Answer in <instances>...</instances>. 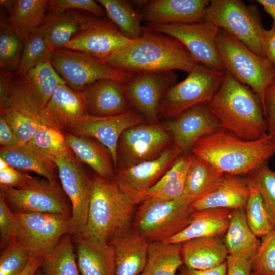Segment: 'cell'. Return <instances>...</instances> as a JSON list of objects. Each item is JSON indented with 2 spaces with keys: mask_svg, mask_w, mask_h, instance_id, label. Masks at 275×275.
<instances>
[{
  "mask_svg": "<svg viewBox=\"0 0 275 275\" xmlns=\"http://www.w3.org/2000/svg\"><path fill=\"white\" fill-rule=\"evenodd\" d=\"M228 252L222 236L195 238L181 243L183 265L194 269H207L226 261Z\"/></svg>",
  "mask_w": 275,
  "mask_h": 275,
  "instance_id": "484cf974",
  "label": "cell"
},
{
  "mask_svg": "<svg viewBox=\"0 0 275 275\" xmlns=\"http://www.w3.org/2000/svg\"><path fill=\"white\" fill-rule=\"evenodd\" d=\"M273 135H274V139H275V133L274 134H273Z\"/></svg>",
  "mask_w": 275,
  "mask_h": 275,
  "instance_id": "6125c7cd",
  "label": "cell"
},
{
  "mask_svg": "<svg viewBox=\"0 0 275 275\" xmlns=\"http://www.w3.org/2000/svg\"><path fill=\"white\" fill-rule=\"evenodd\" d=\"M135 206L113 179L94 175L86 226L80 236L72 239L112 245L130 230Z\"/></svg>",
  "mask_w": 275,
  "mask_h": 275,
  "instance_id": "3957f363",
  "label": "cell"
},
{
  "mask_svg": "<svg viewBox=\"0 0 275 275\" xmlns=\"http://www.w3.org/2000/svg\"><path fill=\"white\" fill-rule=\"evenodd\" d=\"M47 0H1V7L8 13L10 29L24 43L38 30L46 16Z\"/></svg>",
  "mask_w": 275,
  "mask_h": 275,
  "instance_id": "d4e9b609",
  "label": "cell"
},
{
  "mask_svg": "<svg viewBox=\"0 0 275 275\" xmlns=\"http://www.w3.org/2000/svg\"><path fill=\"white\" fill-rule=\"evenodd\" d=\"M32 257L14 237L1 255L0 275H19Z\"/></svg>",
  "mask_w": 275,
  "mask_h": 275,
  "instance_id": "f6af8a7d",
  "label": "cell"
},
{
  "mask_svg": "<svg viewBox=\"0 0 275 275\" xmlns=\"http://www.w3.org/2000/svg\"><path fill=\"white\" fill-rule=\"evenodd\" d=\"M76 260L81 275H115L116 265L113 245L75 239Z\"/></svg>",
  "mask_w": 275,
  "mask_h": 275,
  "instance_id": "83f0119b",
  "label": "cell"
},
{
  "mask_svg": "<svg viewBox=\"0 0 275 275\" xmlns=\"http://www.w3.org/2000/svg\"><path fill=\"white\" fill-rule=\"evenodd\" d=\"M10 166L5 160L0 158V171L7 168Z\"/></svg>",
  "mask_w": 275,
  "mask_h": 275,
  "instance_id": "680465c9",
  "label": "cell"
},
{
  "mask_svg": "<svg viewBox=\"0 0 275 275\" xmlns=\"http://www.w3.org/2000/svg\"><path fill=\"white\" fill-rule=\"evenodd\" d=\"M19 228V221L6 203L0 191V248L3 250L16 237Z\"/></svg>",
  "mask_w": 275,
  "mask_h": 275,
  "instance_id": "7dc6e473",
  "label": "cell"
},
{
  "mask_svg": "<svg viewBox=\"0 0 275 275\" xmlns=\"http://www.w3.org/2000/svg\"><path fill=\"white\" fill-rule=\"evenodd\" d=\"M249 185L250 193L244 207L246 219L252 232L262 238L275 229V223L258 191Z\"/></svg>",
  "mask_w": 275,
  "mask_h": 275,
  "instance_id": "ab89813d",
  "label": "cell"
},
{
  "mask_svg": "<svg viewBox=\"0 0 275 275\" xmlns=\"http://www.w3.org/2000/svg\"><path fill=\"white\" fill-rule=\"evenodd\" d=\"M191 152L223 174L246 176L273 156L275 139L268 133L262 138L246 141L221 128L201 139Z\"/></svg>",
  "mask_w": 275,
  "mask_h": 275,
  "instance_id": "7a4b0ae2",
  "label": "cell"
},
{
  "mask_svg": "<svg viewBox=\"0 0 275 275\" xmlns=\"http://www.w3.org/2000/svg\"><path fill=\"white\" fill-rule=\"evenodd\" d=\"M87 114L81 93L62 84L40 111V118L42 124L66 134Z\"/></svg>",
  "mask_w": 275,
  "mask_h": 275,
  "instance_id": "7402d4cb",
  "label": "cell"
},
{
  "mask_svg": "<svg viewBox=\"0 0 275 275\" xmlns=\"http://www.w3.org/2000/svg\"><path fill=\"white\" fill-rule=\"evenodd\" d=\"M146 27L180 42L198 63L213 70L225 72L216 44L220 29L213 24L203 21L185 24L147 23Z\"/></svg>",
  "mask_w": 275,
  "mask_h": 275,
  "instance_id": "5bb4252c",
  "label": "cell"
},
{
  "mask_svg": "<svg viewBox=\"0 0 275 275\" xmlns=\"http://www.w3.org/2000/svg\"><path fill=\"white\" fill-rule=\"evenodd\" d=\"M221 128L246 141L267 134L263 105L258 95L236 80L228 71L212 99L207 103Z\"/></svg>",
  "mask_w": 275,
  "mask_h": 275,
  "instance_id": "277c9868",
  "label": "cell"
},
{
  "mask_svg": "<svg viewBox=\"0 0 275 275\" xmlns=\"http://www.w3.org/2000/svg\"><path fill=\"white\" fill-rule=\"evenodd\" d=\"M252 275H257V274H255V273H253V272H252Z\"/></svg>",
  "mask_w": 275,
  "mask_h": 275,
  "instance_id": "94428289",
  "label": "cell"
},
{
  "mask_svg": "<svg viewBox=\"0 0 275 275\" xmlns=\"http://www.w3.org/2000/svg\"><path fill=\"white\" fill-rule=\"evenodd\" d=\"M174 144L158 157L128 167H120L113 180L134 205H139L152 187L182 154Z\"/></svg>",
  "mask_w": 275,
  "mask_h": 275,
  "instance_id": "9a60e30c",
  "label": "cell"
},
{
  "mask_svg": "<svg viewBox=\"0 0 275 275\" xmlns=\"http://www.w3.org/2000/svg\"><path fill=\"white\" fill-rule=\"evenodd\" d=\"M260 4L264 11L272 18L271 28L275 29V0H256Z\"/></svg>",
  "mask_w": 275,
  "mask_h": 275,
  "instance_id": "6f0895ef",
  "label": "cell"
},
{
  "mask_svg": "<svg viewBox=\"0 0 275 275\" xmlns=\"http://www.w3.org/2000/svg\"><path fill=\"white\" fill-rule=\"evenodd\" d=\"M44 258L38 256H33L25 269L19 275H35L40 268Z\"/></svg>",
  "mask_w": 275,
  "mask_h": 275,
  "instance_id": "9f6ffc18",
  "label": "cell"
},
{
  "mask_svg": "<svg viewBox=\"0 0 275 275\" xmlns=\"http://www.w3.org/2000/svg\"><path fill=\"white\" fill-rule=\"evenodd\" d=\"M115 256V275H140L148 257L149 243L131 230L113 244Z\"/></svg>",
  "mask_w": 275,
  "mask_h": 275,
  "instance_id": "f1b7e54d",
  "label": "cell"
},
{
  "mask_svg": "<svg viewBox=\"0 0 275 275\" xmlns=\"http://www.w3.org/2000/svg\"><path fill=\"white\" fill-rule=\"evenodd\" d=\"M144 121L142 115L131 109L110 117H95L87 114L70 133L97 140L108 150L116 168L117 146L121 135L127 129L143 123Z\"/></svg>",
  "mask_w": 275,
  "mask_h": 275,
  "instance_id": "d6986e66",
  "label": "cell"
},
{
  "mask_svg": "<svg viewBox=\"0 0 275 275\" xmlns=\"http://www.w3.org/2000/svg\"><path fill=\"white\" fill-rule=\"evenodd\" d=\"M133 40L125 36L111 21L86 14L80 30L64 48L100 59L125 47Z\"/></svg>",
  "mask_w": 275,
  "mask_h": 275,
  "instance_id": "e0dca14e",
  "label": "cell"
},
{
  "mask_svg": "<svg viewBox=\"0 0 275 275\" xmlns=\"http://www.w3.org/2000/svg\"><path fill=\"white\" fill-rule=\"evenodd\" d=\"M181 243L157 241L149 243L144 275H175L183 264Z\"/></svg>",
  "mask_w": 275,
  "mask_h": 275,
  "instance_id": "d590c367",
  "label": "cell"
},
{
  "mask_svg": "<svg viewBox=\"0 0 275 275\" xmlns=\"http://www.w3.org/2000/svg\"><path fill=\"white\" fill-rule=\"evenodd\" d=\"M247 223L244 208L232 210L223 237L228 254H240L251 260L260 242Z\"/></svg>",
  "mask_w": 275,
  "mask_h": 275,
  "instance_id": "836d02e7",
  "label": "cell"
},
{
  "mask_svg": "<svg viewBox=\"0 0 275 275\" xmlns=\"http://www.w3.org/2000/svg\"><path fill=\"white\" fill-rule=\"evenodd\" d=\"M251 262L252 272L257 275H275V229L262 237Z\"/></svg>",
  "mask_w": 275,
  "mask_h": 275,
  "instance_id": "bcb514c9",
  "label": "cell"
},
{
  "mask_svg": "<svg viewBox=\"0 0 275 275\" xmlns=\"http://www.w3.org/2000/svg\"><path fill=\"white\" fill-rule=\"evenodd\" d=\"M66 142L77 158L90 166L98 176L113 179L115 170L108 150L93 139L65 134Z\"/></svg>",
  "mask_w": 275,
  "mask_h": 275,
  "instance_id": "4dcf8cb0",
  "label": "cell"
},
{
  "mask_svg": "<svg viewBox=\"0 0 275 275\" xmlns=\"http://www.w3.org/2000/svg\"><path fill=\"white\" fill-rule=\"evenodd\" d=\"M263 47L266 58L275 65V29L265 30Z\"/></svg>",
  "mask_w": 275,
  "mask_h": 275,
  "instance_id": "11a10c76",
  "label": "cell"
},
{
  "mask_svg": "<svg viewBox=\"0 0 275 275\" xmlns=\"http://www.w3.org/2000/svg\"><path fill=\"white\" fill-rule=\"evenodd\" d=\"M224 175L209 162L193 154L183 196L193 202L198 200L212 189Z\"/></svg>",
  "mask_w": 275,
  "mask_h": 275,
  "instance_id": "8d00e7d4",
  "label": "cell"
},
{
  "mask_svg": "<svg viewBox=\"0 0 275 275\" xmlns=\"http://www.w3.org/2000/svg\"><path fill=\"white\" fill-rule=\"evenodd\" d=\"M24 43L3 21H1V70L15 72L20 63Z\"/></svg>",
  "mask_w": 275,
  "mask_h": 275,
  "instance_id": "7bdbcfd3",
  "label": "cell"
},
{
  "mask_svg": "<svg viewBox=\"0 0 275 275\" xmlns=\"http://www.w3.org/2000/svg\"><path fill=\"white\" fill-rule=\"evenodd\" d=\"M177 77L174 71L135 74L125 84L126 97L148 123H157L163 98Z\"/></svg>",
  "mask_w": 275,
  "mask_h": 275,
  "instance_id": "ac0fdd59",
  "label": "cell"
},
{
  "mask_svg": "<svg viewBox=\"0 0 275 275\" xmlns=\"http://www.w3.org/2000/svg\"><path fill=\"white\" fill-rule=\"evenodd\" d=\"M225 72L198 64L182 81L175 84L166 93L159 115L173 119L199 104L210 102L221 87Z\"/></svg>",
  "mask_w": 275,
  "mask_h": 275,
  "instance_id": "ba28073f",
  "label": "cell"
},
{
  "mask_svg": "<svg viewBox=\"0 0 275 275\" xmlns=\"http://www.w3.org/2000/svg\"><path fill=\"white\" fill-rule=\"evenodd\" d=\"M14 214L19 223L16 237L32 256L44 258L70 233V216L43 213Z\"/></svg>",
  "mask_w": 275,
  "mask_h": 275,
  "instance_id": "4fadbf2b",
  "label": "cell"
},
{
  "mask_svg": "<svg viewBox=\"0 0 275 275\" xmlns=\"http://www.w3.org/2000/svg\"><path fill=\"white\" fill-rule=\"evenodd\" d=\"M98 60L132 74L174 70L188 73L199 64L180 42L147 27L140 37L127 46Z\"/></svg>",
  "mask_w": 275,
  "mask_h": 275,
  "instance_id": "6da1fadb",
  "label": "cell"
},
{
  "mask_svg": "<svg viewBox=\"0 0 275 275\" xmlns=\"http://www.w3.org/2000/svg\"><path fill=\"white\" fill-rule=\"evenodd\" d=\"M216 44L225 71L253 90L263 107L265 91L275 79V65L223 30H219Z\"/></svg>",
  "mask_w": 275,
  "mask_h": 275,
  "instance_id": "8992f818",
  "label": "cell"
},
{
  "mask_svg": "<svg viewBox=\"0 0 275 275\" xmlns=\"http://www.w3.org/2000/svg\"><path fill=\"white\" fill-rule=\"evenodd\" d=\"M50 63L66 84L77 92L102 79L126 83L135 74L115 69L88 53L64 48L52 50Z\"/></svg>",
  "mask_w": 275,
  "mask_h": 275,
  "instance_id": "9c48e42d",
  "label": "cell"
},
{
  "mask_svg": "<svg viewBox=\"0 0 275 275\" xmlns=\"http://www.w3.org/2000/svg\"><path fill=\"white\" fill-rule=\"evenodd\" d=\"M263 110L268 134L275 133V79L267 88L264 97Z\"/></svg>",
  "mask_w": 275,
  "mask_h": 275,
  "instance_id": "816d5d0a",
  "label": "cell"
},
{
  "mask_svg": "<svg viewBox=\"0 0 275 275\" xmlns=\"http://www.w3.org/2000/svg\"><path fill=\"white\" fill-rule=\"evenodd\" d=\"M104 9L111 21L127 38L136 40L144 30L141 24L142 18L133 3L126 0H97Z\"/></svg>",
  "mask_w": 275,
  "mask_h": 275,
  "instance_id": "74e56055",
  "label": "cell"
},
{
  "mask_svg": "<svg viewBox=\"0 0 275 275\" xmlns=\"http://www.w3.org/2000/svg\"><path fill=\"white\" fill-rule=\"evenodd\" d=\"M70 233L65 234L59 244L44 258L41 266L42 275H81Z\"/></svg>",
  "mask_w": 275,
  "mask_h": 275,
  "instance_id": "f35d334b",
  "label": "cell"
},
{
  "mask_svg": "<svg viewBox=\"0 0 275 275\" xmlns=\"http://www.w3.org/2000/svg\"><path fill=\"white\" fill-rule=\"evenodd\" d=\"M85 15L73 10L48 12L39 28L48 46L52 50L63 48L80 30Z\"/></svg>",
  "mask_w": 275,
  "mask_h": 275,
  "instance_id": "f546056e",
  "label": "cell"
},
{
  "mask_svg": "<svg viewBox=\"0 0 275 275\" xmlns=\"http://www.w3.org/2000/svg\"><path fill=\"white\" fill-rule=\"evenodd\" d=\"M203 21L224 30L258 56L266 58L263 47L265 29L257 7L239 0L210 1Z\"/></svg>",
  "mask_w": 275,
  "mask_h": 275,
  "instance_id": "52a82bcc",
  "label": "cell"
},
{
  "mask_svg": "<svg viewBox=\"0 0 275 275\" xmlns=\"http://www.w3.org/2000/svg\"><path fill=\"white\" fill-rule=\"evenodd\" d=\"M32 177L10 166L0 171V188L8 189L19 187L28 182Z\"/></svg>",
  "mask_w": 275,
  "mask_h": 275,
  "instance_id": "681fc988",
  "label": "cell"
},
{
  "mask_svg": "<svg viewBox=\"0 0 275 275\" xmlns=\"http://www.w3.org/2000/svg\"><path fill=\"white\" fill-rule=\"evenodd\" d=\"M52 50L46 44L39 28L26 39L15 73L24 74L39 64L50 61Z\"/></svg>",
  "mask_w": 275,
  "mask_h": 275,
  "instance_id": "b9f144b4",
  "label": "cell"
},
{
  "mask_svg": "<svg viewBox=\"0 0 275 275\" xmlns=\"http://www.w3.org/2000/svg\"><path fill=\"white\" fill-rule=\"evenodd\" d=\"M5 200L14 213H43L71 217L69 200L60 185L36 177L17 188L2 189Z\"/></svg>",
  "mask_w": 275,
  "mask_h": 275,
  "instance_id": "30bf717a",
  "label": "cell"
},
{
  "mask_svg": "<svg viewBox=\"0 0 275 275\" xmlns=\"http://www.w3.org/2000/svg\"><path fill=\"white\" fill-rule=\"evenodd\" d=\"M35 275H42L41 268H40L36 273Z\"/></svg>",
  "mask_w": 275,
  "mask_h": 275,
  "instance_id": "91938a15",
  "label": "cell"
},
{
  "mask_svg": "<svg viewBox=\"0 0 275 275\" xmlns=\"http://www.w3.org/2000/svg\"><path fill=\"white\" fill-rule=\"evenodd\" d=\"M193 154L180 156L160 179L147 192L146 199L174 200L183 195Z\"/></svg>",
  "mask_w": 275,
  "mask_h": 275,
  "instance_id": "e575fe53",
  "label": "cell"
},
{
  "mask_svg": "<svg viewBox=\"0 0 275 275\" xmlns=\"http://www.w3.org/2000/svg\"><path fill=\"white\" fill-rule=\"evenodd\" d=\"M173 144L172 135L166 125L158 123L137 125L121 135L118 163L120 167H128L155 159Z\"/></svg>",
  "mask_w": 275,
  "mask_h": 275,
  "instance_id": "7c38bea8",
  "label": "cell"
},
{
  "mask_svg": "<svg viewBox=\"0 0 275 275\" xmlns=\"http://www.w3.org/2000/svg\"><path fill=\"white\" fill-rule=\"evenodd\" d=\"M54 161L62 189L72 207L70 233L73 238H77L86 226L92 177L87 174L70 149L57 156Z\"/></svg>",
  "mask_w": 275,
  "mask_h": 275,
  "instance_id": "8fae6325",
  "label": "cell"
},
{
  "mask_svg": "<svg viewBox=\"0 0 275 275\" xmlns=\"http://www.w3.org/2000/svg\"><path fill=\"white\" fill-rule=\"evenodd\" d=\"M226 261L215 267L203 270L191 269L183 264L178 275H226Z\"/></svg>",
  "mask_w": 275,
  "mask_h": 275,
  "instance_id": "db71d44e",
  "label": "cell"
},
{
  "mask_svg": "<svg viewBox=\"0 0 275 275\" xmlns=\"http://www.w3.org/2000/svg\"><path fill=\"white\" fill-rule=\"evenodd\" d=\"M125 84L106 78L85 87L81 93L87 113L95 117H110L130 110L125 94Z\"/></svg>",
  "mask_w": 275,
  "mask_h": 275,
  "instance_id": "603a6c76",
  "label": "cell"
},
{
  "mask_svg": "<svg viewBox=\"0 0 275 275\" xmlns=\"http://www.w3.org/2000/svg\"><path fill=\"white\" fill-rule=\"evenodd\" d=\"M140 275H144V274H143V273H141Z\"/></svg>",
  "mask_w": 275,
  "mask_h": 275,
  "instance_id": "be15d7a7",
  "label": "cell"
},
{
  "mask_svg": "<svg viewBox=\"0 0 275 275\" xmlns=\"http://www.w3.org/2000/svg\"><path fill=\"white\" fill-rule=\"evenodd\" d=\"M249 193V185L244 178L224 174L212 189L193 202L191 206L194 211L216 208H244Z\"/></svg>",
  "mask_w": 275,
  "mask_h": 275,
  "instance_id": "cb8c5ba5",
  "label": "cell"
},
{
  "mask_svg": "<svg viewBox=\"0 0 275 275\" xmlns=\"http://www.w3.org/2000/svg\"><path fill=\"white\" fill-rule=\"evenodd\" d=\"M133 1L142 20L147 23L173 24L203 21L207 0H150Z\"/></svg>",
  "mask_w": 275,
  "mask_h": 275,
  "instance_id": "44dd1931",
  "label": "cell"
},
{
  "mask_svg": "<svg viewBox=\"0 0 275 275\" xmlns=\"http://www.w3.org/2000/svg\"><path fill=\"white\" fill-rule=\"evenodd\" d=\"M226 265V275H252L251 260L242 255L228 254Z\"/></svg>",
  "mask_w": 275,
  "mask_h": 275,
  "instance_id": "f907efd6",
  "label": "cell"
},
{
  "mask_svg": "<svg viewBox=\"0 0 275 275\" xmlns=\"http://www.w3.org/2000/svg\"><path fill=\"white\" fill-rule=\"evenodd\" d=\"M40 112L28 94L20 74L14 72L11 85L0 87V116L21 142L26 144L42 125Z\"/></svg>",
  "mask_w": 275,
  "mask_h": 275,
  "instance_id": "2e32d148",
  "label": "cell"
},
{
  "mask_svg": "<svg viewBox=\"0 0 275 275\" xmlns=\"http://www.w3.org/2000/svg\"><path fill=\"white\" fill-rule=\"evenodd\" d=\"M26 144L53 162L57 156L70 149L64 133L43 124Z\"/></svg>",
  "mask_w": 275,
  "mask_h": 275,
  "instance_id": "60d3db41",
  "label": "cell"
},
{
  "mask_svg": "<svg viewBox=\"0 0 275 275\" xmlns=\"http://www.w3.org/2000/svg\"><path fill=\"white\" fill-rule=\"evenodd\" d=\"M166 124L172 135L173 144L184 154L191 151L201 139L221 128L207 103L188 109Z\"/></svg>",
  "mask_w": 275,
  "mask_h": 275,
  "instance_id": "ffe728a7",
  "label": "cell"
},
{
  "mask_svg": "<svg viewBox=\"0 0 275 275\" xmlns=\"http://www.w3.org/2000/svg\"><path fill=\"white\" fill-rule=\"evenodd\" d=\"M23 144L5 119L0 116L1 147L14 148Z\"/></svg>",
  "mask_w": 275,
  "mask_h": 275,
  "instance_id": "f5cc1de1",
  "label": "cell"
},
{
  "mask_svg": "<svg viewBox=\"0 0 275 275\" xmlns=\"http://www.w3.org/2000/svg\"><path fill=\"white\" fill-rule=\"evenodd\" d=\"M248 184L257 189L275 223V172L267 162L244 178Z\"/></svg>",
  "mask_w": 275,
  "mask_h": 275,
  "instance_id": "ee69618b",
  "label": "cell"
},
{
  "mask_svg": "<svg viewBox=\"0 0 275 275\" xmlns=\"http://www.w3.org/2000/svg\"><path fill=\"white\" fill-rule=\"evenodd\" d=\"M232 210L216 208L195 211L186 228L163 242L182 243L195 238L222 236L227 230Z\"/></svg>",
  "mask_w": 275,
  "mask_h": 275,
  "instance_id": "4316f807",
  "label": "cell"
},
{
  "mask_svg": "<svg viewBox=\"0 0 275 275\" xmlns=\"http://www.w3.org/2000/svg\"><path fill=\"white\" fill-rule=\"evenodd\" d=\"M24 87L33 101L41 111L61 85L66 84L50 63L37 65L24 74H20Z\"/></svg>",
  "mask_w": 275,
  "mask_h": 275,
  "instance_id": "1f68e13d",
  "label": "cell"
},
{
  "mask_svg": "<svg viewBox=\"0 0 275 275\" xmlns=\"http://www.w3.org/2000/svg\"><path fill=\"white\" fill-rule=\"evenodd\" d=\"M47 9L50 12L59 13L67 10H82L94 16L104 17L106 14L103 7L93 0H50Z\"/></svg>",
  "mask_w": 275,
  "mask_h": 275,
  "instance_id": "c3c4849f",
  "label": "cell"
},
{
  "mask_svg": "<svg viewBox=\"0 0 275 275\" xmlns=\"http://www.w3.org/2000/svg\"><path fill=\"white\" fill-rule=\"evenodd\" d=\"M193 202L183 195L170 200L146 199L135 211L130 230L149 243L164 241L189 224Z\"/></svg>",
  "mask_w": 275,
  "mask_h": 275,
  "instance_id": "5b68a950",
  "label": "cell"
},
{
  "mask_svg": "<svg viewBox=\"0 0 275 275\" xmlns=\"http://www.w3.org/2000/svg\"><path fill=\"white\" fill-rule=\"evenodd\" d=\"M0 158L18 171L34 172L51 183L59 185L55 162L42 156L26 144L14 148L1 147Z\"/></svg>",
  "mask_w": 275,
  "mask_h": 275,
  "instance_id": "d6a6232c",
  "label": "cell"
}]
</instances>
